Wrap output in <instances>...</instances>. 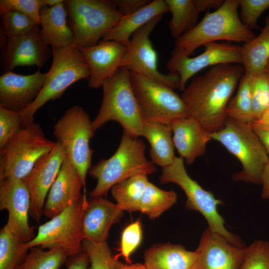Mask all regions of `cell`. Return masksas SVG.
Wrapping results in <instances>:
<instances>
[{
  "label": "cell",
  "mask_w": 269,
  "mask_h": 269,
  "mask_svg": "<svg viewBox=\"0 0 269 269\" xmlns=\"http://www.w3.org/2000/svg\"><path fill=\"white\" fill-rule=\"evenodd\" d=\"M244 73L241 64H220L193 79L182 99L190 116L210 134L221 130L227 118L226 108Z\"/></svg>",
  "instance_id": "obj_1"
},
{
  "label": "cell",
  "mask_w": 269,
  "mask_h": 269,
  "mask_svg": "<svg viewBox=\"0 0 269 269\" xmlns=\"http://www.w3.org/2000/svg\"><path fill=\"white\" fill-rule=\"evenodd\" d=\"M238 0H225L213 12H208L191 29L176 39L173 51L190 56L198 47L210 42L226 40L246 43L255 37L242 22Z\"/></svg>",
  "instance_id": "obj_2"
},
{
  "label": "cell",
  "mask_w": 269,
  "mask_h": 269,
  "mask_svg": "<svg viewBox=\"0 0 269 269\" xmlns=\"http://www.w3.org/2000/svg\"><path fill=\"white\" fill-rule=\"evenodd\" d=\"M145 145L142 140L123 132L121 142L109 158L101 159L88 171L96 179L92 197L103 196L116 184L138 174L149 175L156 168L144 154Z\"/></svg>",
  "instance_id": "obj_3"
},
{
  "label": "cell",
  "mask_w": 269,
  "mask_h": 269,
  "mask_svg": "<svg viewBox=\"0 0 269 269\" xmlns=\"http://www.w3.org/2000/svg\"><path fill=\"white\" fill-rule=\"evenodd\" d=\"M103 98L99 111L92 121L94 132L110 121L119 123L124 132L141 136L144 122L134 94L130 72L120 68L102 85Z\"/></svg>",
  "instance_id": "obj_4"
},
{
  "label": "cell",
  "mask_w": 269,
  "mask_h": 269,
  "mask_svg": "<svg viewBox=\"0 0 269 269\" xmlns=\"http://www.w3.org/2000/svg\"><path fill=\"white\" fill-rule=\"evenodd\" d=\"M210 135L241 162L242 170L234 174L233 179L261 184L262 174L269 156L250 124L227 118L224 127Z\"/></svg>",
  "instance_id": "obj_5"
},
{
  "label": "cell",
  "mask_w": 269,
  "mask_h": 269,
  "mask_svg": "<svg viewBox=\"0 0 269 269\" xmlns=\"http://www.w3.org/2000/svg\"><path fill=\"white\" fill-rule=\"evenodd\" d=\"M51 49L52 62L41 91L31 105L18 111L24 126L34 122L35 113L45 104L59 98L75 82L90 76L83 55L74 45Z\"/></svg>",
  "instance_id": "obj_6"
},
{
  "label": "cell",
  "mask_w": 269,
  "mask_h": 269,
  "mask_svg": "<svg viewBox=\"0 0 269 269\" xmlns=\"http://www.w3.org/2000/svg\"><path fill=\"white\" fill-rule=\"evenodd\" d=\"M56 143L45 137L38 124L23 126L0 149V181L10 177L23 179Z\"/></svg>",
  "instance_id": "obj_7"
},
{
  "label": "cell",
  "mask_w": 269,
  "mask_h": 269,
  "mask_svg": "<svg viewBox=\"0 0 269 269\" xmlns=\"http://www.w3.org/2000/svg\"><path fill=\"white\" fill-rule=\"evenodd\" d=\"M159 180L162 184L174 183L179 185L187 197L186 208L201 213L207 221L210 231L235 246L245 247L239 237L225 228L224 220L217 210L218 205L222 204V202L216 199L211 192L203 189L189 176L182 157L175 156L171 164L163 168Z\"/></svg>",
  "instance_id": "obj_8"
},
{
  "label": "cell",
  "mask_w": 269,
  "mask_h": 269,
  "mask_svg": "<svg viewBox=\"0 0 269 269\" xmlns=\"http://www.w3.org/2000/svg\"><path fill=\"white\" fill-rule=\"evenodd\" d=\"M64 2L74 34V45L78 49L97 44L124 16L111 0H69Z\"/></svg>",
  "instance_id": "obj_9"
},
{
  "label": "cell",
  "mask_w": 269,
  "mask_h": 269,
  "mask_svg": "<svg viewBox=\"0 0 269 269\" xmlns=\"http://www.w3.org/2000/svg\"><path fill=\"white\" fill-rule=\"evenodd\" d=\"M94 134L88 114L77 105L68 109L53 127L57 142L62 147L67 159L79 172L85 185L94 152L89 142Z\"/></svg>",
  "instance_id": "obj_10"
},
{
  "label": "cell",
  "mask_w": 269,
  "mask_h": 269,
  "mask_svg": "<svg viewBox=\"0 0 269 269\" xmlns=\"http://www.w3.org/2000/svg\"><path fill=\"white\" fill-rule=\"evenodd\" d=\"M88 202L84 190L78 202L39 226L37 235L26 243L27 247L29 249L34 247L47 250L60 249L69 256L80 253L83 251L82 218Z\"/></svg>",
  "instance_id": "obj_11"
},
{
  "label": "cell",
  "mask_w": 269,
  "mask_h": 269,
  "mask_svg": "<svg viewBox=\"0 0 269 269\" xmlns=\"http://www.w3.org/2000/svg\"><path fill=\"white\" fill-rule=\"evenodd\" d=\"M132 87L145 122L170 125L189 117L181 97L173 89L155 80L130 72Z\"/></svg>",
  "instance_id": "obj_12"
},
{
  "label": "cell",
  "mask_w": 269,
  "mask_h": 269,
  "mask_svg": "<svg viewBox=\"0 0 269 269\" xmlns=\"http://www.w3.org/2000/svg\"><path fill=\"white\" fill-rule=\"evenodd\" d=\"M163 17L157 16L132 36L122 59L120 68L160 82L171 88L179 89L180 77L176 73L163 74L158 69V56L149 36Z\"/></svg>",
  "instance_id": "obj_13"
},
{
  "label": "cell",
  "mask_w": 269,
  "mask_h": 269,
  "mask_svg": "<svg viewBox=\"0 0 269 269\" xmlns=\"http://www.w3.org/2000/svg\"><path fill=\"white\" fill-rule=\"evenodd\" d=\"M203 52L194 57L173 50L166 68L180 77L179 90L184 91L187 81L203 69L220 64H242L241 46L227 43L210 42Z\"/></svg>",
  "instance_id": "obj_14"
},
{
  "label": "cell",
  "mask_w": 269,
  "mask_h": 269,
  "mask_svg": "<svg viewBox=\"0 0 269 269\" xmlns=\"http://www.w3.org/2000/svg\"><path fill=\"white\" fill-rule=\"evenodd\" d=\"M30 195L22 179L10 177L0 181V210H6L8 217L6 227L24 243L32 240L34 226L28 223Z\"/></svg>",
  "instance_id": "obj_15"
},
{
  "label": "cell",
  "mask_w": 269,
  "mask_h": 269,
  "mask_svg": "<svg viewBox=\"0 0 269 269\" xmlns=\"http://www.w3.org/2000/svg\"><path fill=\"white\" fill-rule=\"evenodd\" d=\"M65 158L62 147L56 141L53 149L42 156L28 174L22 179L30 195V215L36 220H39L43 214L46 197Z\"/></svg>",
  "instance_id": "obj_16"
},
{
  "label": "cell",
  "mask_w": 269,
  "mask_h": 269,
  "mask_svg": "<svg viewBox=\"0 0 269 269\" xmlns=\"http://www.w3.org/2000/svg\"><path fill=\"white\" fill-rule=\"evenodd\" d=\"M196 251L198 259L194 269H239L247 248L233 245L208 228L204 232Z\"/></svg>",
  "instance_id": "obj_17"
},
{
  "label": "cell",
  "mask_w": 269,
  "mask_h": 269,
  "mask_svg": "<svg viewBox=\"0 0 269 269\" xmlns=\"http://www.w3.org/2000/svg\"><path fill=\"white\" fill-rule=\"evenodd\" d=\"M46 73L22 75L10 71L0 77V106L19 111L31 105L41 91Z\"/></svg>",
  "instance_id": "obj_18"
},
{
  "label": "cell",
  "mask_w": 269,
  "mask_h": 269,
  "mask_svg": "<svg viewBox=\"0 0 269 269\" xmlns=\"http://www.w3.org/2000/svg\"><path fill=\"white\" fill-rule=\"evenodd\" d=\"M79 49L90 68L88 87L97 89L120 68L127 46L114 40H102Z\"/></svg>",
  "instance_id": "obj_19"
},
{
  "label": "cell",
  "mask_w": 269,
  "mask_h": 269,
  "mask_svg": "<svg viewBox=\"0 0 269 269\" xmlns=\"http://www.w3.org/2000/svg\"><path fill=\"white\" fill-rule=\"evenodd\" d=\"M48 46L43 41L39 25L26 33L7 38L4 60L8 70L17 66H44L48 58Z\"/></svg>",
  "instance_id": "obj_20"
},
{
  "label": "cell",
  "mask_w": 269,
  "mask_h": 269,
  "mask_svg": "<svg viewBox=\"0 0 269 269\" xmlns=\"http://www.w3.org/2000/svg\"><path fill=\"white\" fill-rule=\"evenodd\" d=\"M85 190L82 179L76 169L65 158L59 174L51 187L45 201L43 214L50 219L82 197Z\"/></svg>",
  "instance_id": "obj_21"
},
{
  "label": "cell",
  "mask_w": 269,
  "mask_h": 269,
  "mask_svg": "<svg viewBox=\"0 0 269 269\" xmlns=\"http://www.w3.org/2000/svg\"><path fill=\"white\" fill-rule=\"evenodd\" d=\"M123 211L116 204L102 196L93 197L88 201L82 221V233L84 239L100 243L106 242L112 226L118 222Z\"/></svg>",
  "instance_id": "obj_22"
},
{
  "label": "cell",
  "mask_w": 269,
  "mask_h": 269,
  "mask_svg": "<svg viewBox=\"0 0 269 269\" xmlns=\"http://www.w3.org/2000/svg\"><path fill=\"white\" fill-rule=\"evenodd\" d=\"M174 146L188 164L202 155L211 140L208 133L195 118L189 116L173 121L170 125Z\"/></svg>",
  "instance_id": "obj_23"
},
{
  "label": "cell",
  "mask_w": 269,
  "mask_h": 269,
  "mask_svg": "<svg viewBox=\"0 0 269 269\" xmlns=\"http://www.w3.org/2000/svg\"><path fill=\"white\" fill-rule=\"evenodd\" d=\"M42 38L51 48H65L74 45L71 28L67 24L64 1L52 6H46L40 12Z\"/></svg>",
  "instance_id": "obj_24"
},
{
  "label": "cell",
  "mask_w": 269,
  "mask_h": 269,
  "mask_svg": "<svg viewBox=\"0 0 269 269\" xmlns=\"http://www.w3.org/2000/svg\"><path fill=\"white\" fill-rule=\"evenodd\" d=\"M169 11L165 0L150 1L135 12L124 15L119 22L107 33L102 40H114L126 46L133 34L153 18Z\"/></svg>",
  "instance_id": "obj_25"
},
{
  "label": "cell",
  "mask_w": 269,
  "mask_h": 269,
  "mask_svg": "<svg viewBox=\"0 0 269 269\" xmlns=\"http://www.w3.org/2000/svg\"><path fill=\"white\" fill-rule=\"evenodd\" d=\"M196 250L189 251L180 245L158 244L147 249L144 255L147 269H194Z\"/></svg>",
  "instance_id": "obj_26"
},
{
  "label": "cell",
  "mask_w": 269,
  "mask_h": 269,
  "mask_svg": "<svg viewBox=\"0 0 269 269\" xmlns=\"http://www.w3.org/2000/svg\"><path fill=\"white\" fill-rule=\"evenodd\" d=\"M172 134L171 127L168 124L145 122L143 126L141 136L150 144L149 155L151 161L162 168L171 164L176 156Z\"/></svg>",
  "instance_id": "obj_27"
},
{
  "label": "cell",
  "mask_w": 269,
  "mask_h": 269,
  "mask_svg": "<svg viewBox=\"0 0 269 269\" xmlns=\"http://www.w3.org/2000/svg\"><path fill=\"white\" fill-rule=\"evenodd\" d=\"M241 57L246 76L250 78L266 71L269 61V16L260 34L241 46Z\"/></svg>",
  "instance_id": "obj_28"
},
{
  "label": "cell",
  "mask_w": 269,
  "mask_h": 269,
  "mask_svg": "<svg viewBox=\"0 0 269 269\" xmlns=\"http://www.w3.org/2000/svg\"><path fill=\"white\" fill-rule=\"evenodd\" d=\"M149 182L145 174H138L116 185L112 188V194L117 205L122 211H139L143 193Z\"/></svg>",
  "instance_id": "obj_29"
},
{
  "label": "cell",
  "mask_w": 269,
  "mask_h": 269,
  "mask_svg": "<svg viewBox=\"0 0 269 269\" xmlns=\"http://www.w3.org/2000/svg\"><path fill=\"white\" fill-rule=\"evenodd\" d=\"M172 17L168 26L171 36L177 39L197 23L200 13L194 0H165Z\"/></svg>",
  "instance_id": "obj_30"
},
{
  "label": "cell",
  "mask_w": 269,
  "mask_h": 269,
  "mask_svg": "<svg viewBox=\"0 0 269 269\" xmlns=\"http://www.w3.org/2000/svg\"><path fill=\"white\" fill-rule=\"evenodd\" d=\"M177 199L174 191L162 190L149 181L142 196L139 211L150 219H155L172 207Z\"/></svg>",
  "instance_id": "obj_31"
},
{
  "label": "cell",
  "mask_w": 269,
  "mask_h": 269,
  "mask_svg": "<svg viewBox=\"0 0 269 269\" xmlns=\"http://www.w3.org/2000/svg\"><path fill=\"white\" fill-rule=\"evenodd\" d=\"M226 115L245 123L254 122L250 77L244 74L241 77L237 93L227 105Z\"/></svg>",
  "instance_id": "obj_32"
},
{
  "label": "cell",
  "mask_w": 269,
  "mask_h": 269,
  "mask_svg": "<svg viewBox=\"0 0 269 269\" xmlns=\"http://www.w3.org/2000/svg\"><path fill=\"white\" fill-rule=\"evenodd\" d=\"M26 243L5 225L0 231V269H15L27 254Z\"/></svg>",
  "instance_id": "obj_33"
},
{
  "label": "cell",
  "mask_w": 269,
  "mask_h": 269,
  "mask_svg": "<svg viewBox=\"0 0 269 269\" xmlns=\"http://www.w3.org/2000/svg\"><path fill=\"white\" fill-rule=\"evenodd\" d=\"M30 249V253L15 269H59L69 257L60 249L45 251L34 247Z\"/></svg>",
  "instance_id": "obj_34"
},
{
  "label": "cell",
  "mask_w": 269,
  "mask_h": 269,
  "mask_svg": "<svg viewBox=\"0 0 269 269\" xmlns=\"http://www.w3.org/2000/svg\"><path fill=\"white\" fill-rule=\"evenodd\" d=\"M250 85L255 122L269 107V73L266 70L250 77Z\"/></svg>",
  "instance_id": "obj_35"
},
{
  "label": "cell",
  "mask_w": 269,
  "mask_h": 269,
  "mask_svg": "<svg viewBox=\"0 0 269 269\" xmlns=\"http://www.w3.org/2000/svg\"><path fill=\"white\" fill-rule=\"evenodd\" d=\"M82 249L88 255L90 269H115L117 259L112 255L106 242H94L84 239Z\"/></svg>",
  "instance_id": "obj_36"
},
{
  "label": "cell",
  "mask_w": 269,
  "mask_h": 269,
  "mask_svg": "<svg viewBox=\"0 0 269 269\" xmlns=\"http://www.w3.org/2000/svg\"><path fill=\"white\" fill-rule=\"evenodd\" d=\"M1 28L7 38L29 32L36 25L31 17L16 11H10L1 14Z\"/></svg>",
  "instance_id": "obj_37"
},
{
  "label": "cell",
  "mask_w": 269,
  "mask_h": 269,
  "mask_svg": "<svg viewBox=\"0 0 269 269\" xmlns=\"http://www.w3.org/2000/svg\"><path fill=\"white\" fill-rule=\"evenodd\" d=\"M239 269H269V244L258 240L247 247Z\"/></svg>",
  "instance_id": "obj_38"
},
{
  "label": "cell",
  "mask_w": 269,
  "mask_h": 269,
  "mask_svg": "<svg viewBox=\"0 0 269 269\" xmlns=\"http://www.w3.org/2000/svg\"><path fill=\"white\" fill-rule=\"evenodd\" d=\"M23 126L18 111L0 106V149Z\"/></svg>",
  "instance_id": "obj_39"
},
{
  "label": "cell",
  "mask_w": 269,
  "mask_h": 269,
  "mask_svg": "<svg viewBox=\"0 0 269 269\" xmlns=\"http://www.w3.org/2000/svg\"><path fill=\"white\" fill-rule=\"evenodd\" d=\"M43 8L42 0H0V14L16 11L31 17L40 24V12Z\"/></svg>",
  "instance_id": "obj_40"
},
{
  "label": "cell",
  "mask_w": 269,
  "mask_h": 269,
  "mask_svg": "<svg viewBox=\"0 0 269 269\" xmlns=\"http://www.w3.org/2000/svg\"><path fill=\"white\" fill-rule=\"evenodd\" d=\"M240 7V19L249 29L257 27L261 15L269 8V0H238Z\"/></svg>",
  "instance_id": "obj_41"
},
{
  "label": "cell",
  "mask_w": 269,
  "mask_h": 269,
  "mask_svg": "<svg viewBox=\"0 0 269 269\" xmlns=\"http://www.w3.org/2000/svg\"><path fill=\"white\" fill-rule=\"evenodd\" d=\"M142 236L141 226L137 220L125 228L122 234L120 255L127 263H131L130 256L139 246Z\"/></svg>",
  "instance_id": "obj_42"
},
{
  "label": "cell",
  "mask_w": 269,
  "mask_h": 269,
  "mask_svg": "<svg viewBox=\"0 0 269 269\" xmlns=\"http://www.w3.org/2000/svg\"><path fill=\"white\" fill-rule=\"evenodd\" d=\"M113 4L123 15L132 13L146 5L149 0H111Z\"/></svg>",
  "instance_id": "obj_43"
},
{
  "label": "cell",
  "mask_w": 269,
  "mask_h": 269,
  "mask_svg": "<svg viewBox=\"0 0 269 269\" xmlns=\"http://www.w3.org/2000/svg\"><path fill=\"white\" fill-rule=\"evenodd\" d=\"M269 155V128L254 123L250 124Z\"/></svg>",
  "instance_id": "obj_44"
},
{
  "label": "cell",
  "mask_w": 269,
  "mask_h": 269,
  "mask_svg": "<svg viewBox=\"0 0 269 269\" xmlns=\"http://www.w3.org/2000/svg\"><path fill=\"white\" fill-rule=\"evenodd\" d=\"M195 4L199 12L210 9L219 8L224 3L223 0H194Z\"/></svg>",
  "instance_id": "obj_45"
},
{
  "label": "cell",
  "mask_w": 269,
  "mask_h": 269,
  "mask_svg": "<svg viewBox=\"0 0 269 269\" xmlns=\"http://www.w3.org/2000/svg\"><path fill=\"white\" fill-rule=\"evenodd\" d=\"M89 262L87 254L85 252L82 251L76 255L67 269H87Z\"/></svg>",
  "instance_id": "obj_46"
},
{
  "label": "cell",
  "mask_w": 269,
  "mask_h": 269,
  "mask_svg": "<svg viewBox=\"0 0 269 269\" xmlns=\"http://www.w3.org/2000/svg\"><path fill=\"white\" fill-rule=\"evenodd\" d=\"M261 183L263 184L262 197L269 199V159L265 165L261 176Z\"/></svg>",
  "instance_id": "obj_47"
},
{
  "label": "cell",
  "mask_w": 269,
  "mask_h": 269,
  "mask_svg": "<svg viewBox=\"0 0 269 269\" xmlns=\"http://www.w3.org/2000/svg\"><path fill=\"white\" fill-rule=\"evenodd\" d=\"M115 269H147L144 264L135 263L130 265H125L118 261L116 262Z\"/></svg>",
  "instance_id": "obj_48"
},
{
  "label": "cell",
  "mask_w": 269,
  "mask_h": 269,
  "mask_svg": "<svg viewBox=\"0 0 269 269\" xmlns=\"http://www.w3.org/2000/svg\"><path fill=\"white\" fill-rule=\"evenodd\" d=\"M253 123L269 128V107L265 111L260 118Z\"/></svg>",
  "instance_id": "obj_49"
},
{
  "label": "cell",
  "mask_w": 269,
  "mask_h": 269,
  "mask_svg": "<svg viewBox=\"0 0 269 269\" xmlns=\"http://www.w3.org/2000/svg\"><path fill=\"white\" fill-rule=\"evenodd\" d=\"M64 1V0H42V3L43 7L46 6L50 7L63 2Z\"/></svg>",
  "instance_id": "obj_50"
},
{
  "label": "cell",
  "mask_w": 269,
  "mask_h": 269,
  "mask_svg": "<svg viewBox=\"0 0 269 269\" xmlns=\"http://www.w3.org/2000/svg\"><path fill=\"white\" fill-rule=\"evenodd\" d=\"M266 70L269 73V61L267 64Z\"/></svg>",
  "instance_id": "obj_51"
}]
</instances>
